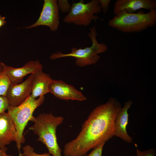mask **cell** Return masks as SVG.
<instances>
[{"label": "cell", "instance_id": "cell-1", "mask_svg": "<svg viewBox=\"0 0 156 156\" xmlns=\"http://www.w3.org/2000/svg\"><path fill=\"white\" fill-rule=\"evenodd\" d=\"M122 107L120 103L111 97L93 109L82 124L75 138L64 145L65 156H84L111 139L114 135V122Z\"/></svg>", "mask_w": 156, "mask_h": 156}, {"label": "cell", "instance_id": "cell-2", "mask_svg": "<svg viewBox=\"0 0 156 156\" xmlns=\"http://www.w3.org/2000/svg\"><path fill=\"white\" fill-rule=\"evenodd\" d=\"M64 119L62 116H56L51 113H42L36 117L34 125L29 128V130L38 136L37 140L46 146L48 153L52 156H62V150L58 144L56 130Z\"/></svg>", "mask_w": 156, "mask_h": 156}, {"label": "cell", "instance_id": "cell-3", "mask_svg": "<svg viewBox=\"0 0 156 156\" xmlns=\"http://www.w3.org/2000/svg\"><path fill=\"white\" fill-rule=\"evenodd\" d=\"M156 24V10L144 13H127L120 11L108 22V25L124 33H138Z\"/></svg>", "mask_w": 156, "mask_h": 156}, {"label": "cell", "instance_id": "cell-4", "mask_svg": "<svg viewBox=\"0 0 156 156\" xmlns=\"http://www.w3.org/2000/svg\"><path fill=\"white\" fill-rule=\"evenodd\" d=\"M44 96L37 99L32 98L30 95L22 104L16 107L9 106L8 112L15 126L16 131V146L19 152V156L21 153V144L25 142L23 135L25 128L29 121L34 122L36 117L33 116L35 110L44 102Z\"/></svg>", "mask_w": 156, "mask_h": 156}, {"label": "cell", "instance_id": "cell-5", "mask_svg": "<svg viewBox=\"0 0 156 156\" xmlns=\"http://www.w3.org/2000/svg\"><path fill=\"white\" fill-rule=\"evenodd\" d=\"M88 35L92 42L90 47L84 49L73 47L70 52L66 54L57 51L51 54L50 58L51 60H55L66 57H74L76 59V65L80 67L96 64L100 58L98 54L106 51L108 47L104 43H99L97 41L96 37L97 33L95 26L90 29Z\"/></svg>", "mask_w": 156, "mask_h": 156}, {"label": "cell", "instance_id": "cell-6", "mask_svg": "<svg viewBox=\"0 0 156 156\" xmlns=\"http://www.w3.org/2000/svg\"><path fill=\"white\" fill-rule=\"evenodd\" d=\"M101 11L99 0H92L86 3L84 0H80L78 2L73 3L70 11L64 17L63 21L66 23L87 26L92 20L100 19L96 14Z\"/></svg>", "mask_w": 156, "mask_h": 156}, {"label": "cell", "instance_id": "cell-7", "mask_svg": "<svg viewBox=\"0 0 156 156\" xmlns=\"http://www.w3.org/2000/svg\"><path fill=\"white\" fill-rule=\"evenodd\" d=\"M59 10L57 0H44L37 20L34 24L25 28L29 29L43 25L49 27L51 31H56L60 25Z\"/></svg>", "mask_w": 156, "mask_h": 156}, {"label": "cell", "instance_id": "cell-8", "mask_svg": "<svg viewBox=\"0 0 156 156\" xmlns=\"http://www.w3.org/2000/svg\"><path fill=\"white\" fill-rule=\"evenodd\" d=\"M34 78V74H31L24 82L11 84L5 96L8 100L9 106H18L30 95Z\"/></svg>", "mask_w": 156, "mask_h": 156}, {"label": "cell", "instance_id": "cell-9", "mask_svg": "<svg viewBox=\"0 0 156 156\" xmlns=\"http://www.w3.org/2000/svg\"><path fill=\"white\" fill-rule=\"evenodd\" d=\"M49 91L56 97L61 100L82 101L87 99L81 91L61 80L52 79Z\"/></svg>", "mask_w": 156, "mask_h": 156}, {"label": "cell", "instance_id": "cell-10", "mask_svg": "<svg viewBox=\"0 0 156 156\" xmlns=\"http://www.w3.org/2000/svg\"><path fill=\"white\" fill-rule=\"evenodd\" d=\"M3 72L10 79L12 84L21 83L24 77L29 74H34L42 70L43 66L38 60L30 61L20 68H14L2 62Z\"/></svg>", "mask_w": 156, "mask_h": 156}, {"label": "cell", "instance_id": "cell-11", "mask_svg": "<svg viewBox=\"0 0 156 156\" xmlns=\"http://www.w3.org/2000/svg\"><path fill=\"white\" fill-rule=\"evenodd\" d=\"M133 103V101L131 100L125 103L123 106L118 112L114 122V136L118 137L129 143H131L133 139L128 135L126 130L128 123V111Z\"/></svg>", "mask_w": 156, "mask_h": 156}, {"label": "cell", "instance_id": "cell-12", "mask_svg": "<svg viewBox=\"0 0 156 156\" xmlns=\"http://www.w3.org/2000/svg\"><path fill=\"white\" fill-rule=\"evenodd\" d=\"M141 9L150 11L156 9L155 0H117L114 4V15L120 11L133 13Z\"/></svg>", "mask_w": 156, "mask_h": 156}, {"label": "cell", "instance_id": "cell-13", "mask_svg": "<svg viewBox=\"0 0 156 156\" xmlns=\"http://www.w3.org/2000/svg\"><path fill=\"white\" fill-rule=\"evenodd\" d=\"M16 139V128L10 114L5 112L0 113V147L3 148Z\"/></svg>", "mask_w": 156, "mask_h": 156}, {"label": "cell", "instance_id": "cell-14", "mask_svg": "<svg viewBox=\"0 0 156 156\" xmlns=\"http://www.w3.org/2000/svg\"><path fill=\"white\" fill-rule=\"evenodd\" d=\"M31 97L33 99L42 96L49 92V86L52 79L50 75L43 72L42 70L34 73Z\"/></svg>", "mask_w": 156, "mask_h": 156}, {"label": "cell", "instance_id": "cell-15", "mask_svg": "<svg viewBox=\"0 0 156 156\" xmlns=\"http://www.w3.org/2000/svg\"><path fill=\"white\" fill-rule=\"evenodd\" d=\"M11 84L8 76L3 72L0 74V96H5Z\"/></svg>", "mask_w": 156, "mask_h": 156}, {"label": "cell", "instance_id": "cell-16", "mask_svg": "<svg viewBox=\"0 0 156 156\" xmlns=\"http://www.w3.org/2000/svg\"><path fill=\"white\" fill-rule=\"evenodd\" d=\"M23 153L21 156H51L49 153L39 154L36 153L31 146L27 145L23 147Z\"/></svg>", "mask_w": 156, "mask_h": 156}, {"label": "cell", "instance_id": "cell-17", "mask_svg": "<svg viewBox=\"0 0 156 156\" xmlns=\"http://www.w3.org/2000/svg\"><path fill=\"white\" fill-rule=\"evenodd\" d=\"M57 5L59 10L63 13H68L71 7L67 0H57Z\"/></svg>", "mask_w": 156, "mask_h": 156}, {"label": "cell", "instance_id": "cell-18", "mask_svg": "<svg viewBox=\"0 0 156 156\" xmlns=\"http://www.w3.org/2000/svg\"><path fill=\"white\" fill-rule=\"evenodd\" d=\"M136 156H156V152L152 148L143 151L137 149Z\"/></svg>", "mask_w": 156, "mask_h": 156}, {"label": "cell", "instance_id": "cell-19", "mask_svg": "<svg viewBox=\"0 0 156 156\" xmlns=\"http://www.w3.org/2000/svg\"><path fill=\"white\" fill-rule=\"evenodd\" d=\"M9 106L8 102L6 97L0 96V113L5 112Z\"/></svg>", "mask_w": 156, "mask_h": 156}, {"label": "cell", "instance_id": "cell-20", "mask_svg": "<svg viewBox=\"0 0 156 156\" xmlns=\"http://www.w3.org/2000/svg\"><path fill=\"white\" fill-rule=\"evenodd\" d=\"M105 144H103L93 150L86 156H102L103 147Z\"/></svg>", "mask_w": 156, "mask_h": 156}, {"label": "cell", "instance_id": "cell-21", "mask_svg": "<svg viewBox=\"0 0 156 156\" xmlns=\"http://www.w3.org/2000/svg\"><path fill=\"white\" fill-rule=\"evenodd\" d=\"M110 1V0H99V5L103 14L108 11Z\"/></svg>", "mask_w": 156, "mask_h": 156}, {"label": "cell", "instance_id": "cell-22", "mask_svg": "<svg viewBox=\"0 0 156 156\" xmlns=\"http://www.w3.org/2000/svg\"><path fill=\"white\" fill-rule=\"evenodd\" d=\"M7 148L6 147L3 148L0 147V156H12L10 155L7 153Z\"/></svg>", "mask_w": 156, "mask_h": 156}, {"label": "cell", "instance_id": "cell-23", "mask_svg": "<svg viewBox=\"0 0 156 156\" xmlns=\"http://www.w3.org/2000/svg\"><path fill=\"white\" fill-rule=\"evenodd\" d=\"M6 23L5 17L0 15V28L4 25Z\"/></svg>", "mask_w": 156, "mask_h": 156}, {"label": "cell", "instance_id": "cell-24", "mask_svg": "<svg viewBox=\"0 0 156 156\" xmlns=\"http://www.w3.org/2000/svg\"><path fill=\"white\" fill-rule=\"evenodd\" d=\"M3 69L2 65V62L0 61V74L3 72Z\"/></svg>", "mask_w": 156, "mask_h": 156}, {"label": "cell", "instance_id": "cell-25", "mask_svg": "<svg viewBox=\"0 0 156 156\" xmlns=\"http://www.w3.org/2000/svg\"><path fill=\"white\" fill-rule=\"evenodd\" d=\"M127 156H130V155H127Z\"/></svg>", "mask_w": 156, "mask_h": 156}]
</instances>
